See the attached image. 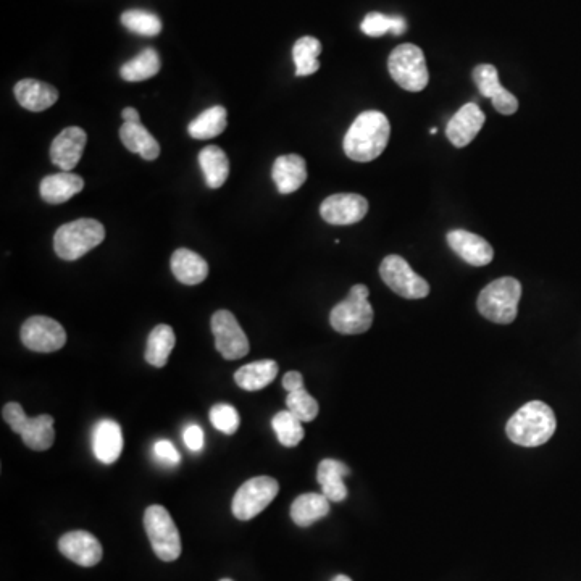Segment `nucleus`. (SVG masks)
Returning <instances> with one entry per match:
<instances>
[{"label": "nucleus", "instance_id": "nucleus-44", "mask_svg": "<svg viewBox=\"0 0 581 581\" xmlns=\"http://www.w3.org/2000/svg\"><path fill=\"white\" fill-rule=\"evenodd\" d=\"M430 133L431 134H436V133H438V130H436V128H433V130H430Z\"/></svg>", "mask_w": 581, "mask_h": 581}, {"label": "nucleus", "instance_id": "nucleus-10", "mask_svg": "<svg viewBox=\"0 0 581 581\" xmlns=\"http://www.w3.org/2000/svg\"><path fill=\"white\" fill-rule=\"evenodd\" d=\"M215 346L223 359L238 360L249 354V339L230 310H218L212 317Z\"/></svg>", "mask_w": 581, "mask_h": 581}, {"label": "nucleus", "instance_id": "nucleus-32", "mask_svg": "<svg viewBox=\"0 0 581 581\" xmlns=\"http://www.w3.org/2000/svg\"><path fill=\"white\" fill-rule=\"evenodd\" d=\"M322 54V42L312 36L297 39L293 47V59L296 63V76L314 75L320 70L318 55Z\"/></svg>", "mask_w": 581, "mask_h": 581}, {"label": "nucleus", "instance_id": "nucleus-14", "mask_svg": "<svg viewBox=\"0 0 581 581\" xmlns=\"http://www.w3.org/2000/svg\"><path fill=\"white\" fill-rule=\"evenodd\" d=\"M59 549L63 556L81 567H94L102 561L101 541L89 531L65 533L59 540Z\"/></svg>", "mask_w": 581, "mask_h": 581}, {"label": "nucleus", "instance_id": "nucleus-17", "mask_svg": "<svg viewBox=\"0 0 581 581\" xmlns=\"http://www.w3.org/2000/svg\"><path fill=\"white\" fill-rule=\"evenodd\" d=\"M486 115L477 104H465L454 117L449 120L446 134L452 146L465 147L477 138L485 125Z\"/></svg>", "mask_w": 581, "mask_h": 581}, {"label": "nucleus", "instance_id": "nucleus-21", "mask_svg": "<svg viewBox=\"0 0 581 581\" xmlns=\"http://www.w3.org/2000/svg\"><path fill=\"white\" fill-rule=\"evenodd\" d=\"M41 197L47 204H63L84 189V180L72 172L55 173L41 181Z\"/></svg>", "mask_w": 581, "mask_h": 581}, {"label": "nucleus", "instance_id": "nucleus-37", "mask_svg": "<svg viewBox=\"0 0 581 581\" xmlns=\"http://www.w3.org/2000/svg\"><path fill=\"white\" fill-rule=\"evenodd\" d=\"M210 422L225 435H235L241 423V417L238 410L230 404H217L210 410Z\"/></svg>", "mask_w": 581, "mask_h": 581}, {"label": "nucleus", "instance_id": "nucleus-4", "mask_svg": "<svg viewBox=\"0 0 581 581\" xmlns=\"http://www.w3.org/2000/svg\"><path fill=\"white\" fill-rule=\"evenodd\" d=\"M105 239V228L92 218H80L60 226L54 236L55 254L63 260H78Z\"/></svg>", "mask_w": 581, "mask_h": 581}, {"label": "nucleus", "instance_id": "nucleus-15", "mask_svg": "<svg viewBox=\"0 0 581 581\" xmlns=\"http://www.w3.org/2000/svg\"><path fill=\"white\" fill-rule=\"evenodd\" d=\"M86 143H88V134L84 133L83 128L80 126L65 128L52 143V164L62 168L63 172H72L81 160Z\"/></svg>", "mask_w": 581, "mask_h": 581}, {"label": "nucleus", "instance_id": "nucleus-42", "mask_svg": "<svg viewBox=\"0 0 581 581\" xmlns=\"http://www.w3.org/2000/svg\"><path fill=\"white\" fill-rule=\"evenodd\" d=\"M123 122L125 123H141V117H139V112L133 107H126L122 112Z\"/></svg>", "mask_w": 581, "mask_h": 581}, {"label": "nucleus", "instance_id": "nucleus-31", "mask_svg": "<svg viewBox=\"0 0 581 581\" xmlns=\"http://www.w3.org/2000/svg\"><path fill=\"white\" fill-rule=\"evenodd\" d=\"M162 62H160V55L155 49H144L138 57H134L130 62H126L120 70L123 80L130 81V83H138V81H146L149 78H154L160 72Z\"/></svg>", "mask_w": 581, "mask_h": 581}, {"label": "nucleus", "instance_id": "nucleus-2", "mask_svg": "<svg viewBox=\"0 0 581 581\" xmlns=\"http://www.w3.org/2000/svg\"><path fill=\"white\" fill-rule=\"evenodd\" d=\"M556 427L554 410L544 402L531 401L510 417L506 433L512 443L523 448H538L548 443L556 433Z\"/></svg>", "mask_w": 581, "mask_h": 581}, {"label": "nucleus", "instance_id": "nucleus-35", "mask_svg": "<svg viewBox=\"0 0 581 581\" xmlns=\"http://www.w3.org/2000/svg\"><path fill=\"white\" fill-rule=\"evenodd\" d=\"M122 23L126 30L141 36H157L162 31V21L155 13L146 10H128L123 13Z\"/></svg>", "mask_w": 581, "mask_h": 581}, {"label": "nucleus", "instance_id": "nucleus-11", "mask_svg": "<svg viewBox=\"0 0 581 581\" xmlns=\"http://www.w3.org/2000/svg\"><path fill=\"white\" fill-rule=\"evenodd\" d=\"M21 341L30 351L49 354L65 346L67 333L59 322H55L54 318L36 315L23 323Z\"/></svg>", "mask_w": 581, "mask_h": 581}, {"label": "nucleus", "instance_id": "nucleus-25", "mask_svg": "<svg viewBox=\"0 0 581 581\" xmlns=\"http://www.w3.org/2000/svg\"><path fill=\"white\" fill-rule=\"evenodd\" d=\"M18 435H21L23 443L33 451H47L55 441L54 417L46 414L28 417Z\"/></svg>", "mask_w": 581, "mask_h": 581}, {"label": "nucleus", "instance_id": "nucleus-5", "mask_svg": "<svg viewBox=\"0 0 581 581\" xmlns=\"http://www.w3.org/2000/svg\"><path fill=\"white\" fill-rule=\"evenodd\" d=\"M368 291L365 285H354L343 302L333 307L330 314L331 327L341 335H362L372 328L373 309L368 302Z\"/></svg>", "mask_w": 581, "mask_h": 581}, {"label": "nucleus", "instance_id": "nucleus-7", "mask_svg": "<svg viewBox=\"0 0 581 581\" xmlns=\"http://www.w3.org/2000/svg\"><path fill=\"white\" fill-rule=\"evenodd\" d=\"M144 528L151 540L155 556L159 557L160 561L173 562L181 556L180 531L165 507H147L144 512Z\"/></svg>", "mask_w": 581, "mask_h": 581}, {"label": "nucleus", "instance_id": "nucleus-40", "mask_svg": "<svg viewBox=\"0 0 581 581\" xmlns=\"http://www.w3.org/2000/svg\"><path fill=\"white\" fill-rule=\"evenodd\" d=\"M184 444L189 451L201 452L204 449V430L199 425H189L183 433Z\"/></svg>", "mask_w": 581, "mask_h": 581}, {"label": "nucleus", "instance_id": "nucleus-26", "mask_svg": "<svg viewBox=\"0 0 581 581\" xmlns=\"http://www.w3.org/2000/svg\"><path fill=\"white\" fill-rule=\"evenodd\" d=\"M120 139L128 151L141 155L144 160H155L159 157V143L141 123H123Z\"/></svg>", "mask_w": 581, "mask_h": 581}, {"label": "nucleus", "instance_id": "nucleus-45", "mask_svg": "<svg viewBox=\"0 0 581 581\" xmlns=\"http://www.w3.org/2000/svg\"><path fill=\"white\" fill-rule=\"evenodd\" d=\"M220 581H233V580H230V578H223V580Z\"/></svg>", "mask_w": 581, "mask_h": 581}, {"label": "nucleus", "instance_id": "nucleus-9", "mask_svg": "<svg viewBox=\"0 0 581 581\" xmlns=\"http://www.w3.org/2000/svg\"><path fill=\"white\" fill-rule=\"evenodd\" d=\"M380 276L391 291L404 299H423L430 294V285L412 270L401 255H388L380 265Z\"/></svg>", "mask_w": 581, "mask_h": 581}, {"label": "nucleus", "instance_id": "nucleus-16", "mask_svg": "<svg viewBox=\"0 0 581 581\" xmlns=\"http://www.w3.org/2000/svg\"><path fill=\"white\" fill-rule=\"evenodd\" d=\"M448 244L460 259L473 267H485L493 262L494 251L485 238L465 230L448 233Z\"/></svg>", "mask_w": 581, "mask_h": 581}, {"label": "nucleus", "instance_id": "nucleus-22", "mask_svg": "<svg viewBox=\"0 0 581 581\" xmlns=\"http://www.w3.org/2000/svg\"><path fill=\"white\" fill-rule=\"evenodd\" d=\"M351 473L344 462L336 459H325L320 462L317 470V480L322 486V493L330 502H343L347 498V488L344 477Z\"/></svg>", "mask_w": 581, "mask_h": 581}, {"label": "nucleus", "instance_id": "nucleus-8", "mask_svg": "<svg viewBox=\"0 0 581 581\" xmlns=\"http://www.w3.org/2000/svg\"><path fill=\"white\" fill-rule=\"evenodd\" d=\"M278 493H280V485L275 478H251L236 491L233 504H231L233 515L244 522L252 520L272 504Z\"/></svg>", "mask_w": 581, "mask_h": 581}, {"label": "nucleus", "instance_id": "nucleus-6", "mask_svg": "<svg viewBox=\"0 0 581 581\" xmlns=\"http://www.w3.org/2000/svg\"><path fill=\"white\" fill-rule=\"evenodd\" d=\"M388 70L391 78L409 92L423 91L430 81L425 54L414 44L396 47L389 55Z\"/></svg>", "mask_w": 581, "mask_h": 581}, {"label": "nucleus", "instance_id": "nucleus-34", "mask_svg": "<svg viewBox=\"0 0 581 581\" xmlns=\"http://www.w3.org/2000/svg\"><path fill=\"white\" fill-rule=\"evenodd\" d=\"M406 28L407 25L404 18L388 17V15L378 12L368 13L367 17L362 21V25H360V30L364 31L370 38H380V36L389 33V31L399 36V34L406 31Z\"/></svg>", "mask_w": 581, "mask_h": 581}, {"label": "nucleus", "instance_id": "nucleus-19", "mask_svg": "<svg viewBox=\"0 0 581 581\" xmlns=\"http://www.w3.org/2000/svg\"><path fill=\"white\" fill-rule=\"evenodd\" d=\"M272 178L281 194L296 193L307 180L306 160L301 155H281L275 160Z\"/></svg>", "mask_w": 581, "mask_h": 581}, {"label": "nucleus", "instance_id": "nucleus-30", "mask_svg": "<svg viewBox=\"0 0 581 581\" xmlns=\"http://www.w3.org/2000/svg\"><path fill=\"white\" fill-rule=\"evenodd\" d=\"M226 109L222 105H215L210 109L202 112L196 120L189 123V136L194 139H212L217 138L226 130L228 120H226Z\"/></svg>", "mask_w": 581, "mask_h": 581}, {"label": "nucleus", "instance_id": "nucleus-43", "mask_svg": "<svg viewBox=\"0 0 581 581\" xmlns=\"http://www.w3.org/2000/svg\"><path fill=\"white\" fill-rule=\"evenodd\" d=\"M331 581H352L351 578L347 577V575H336L335 578Z\"/></svg>", "mask_w": 581, "mask_h": 581}, {"label": "nucleus", "instance_id": "nucleus-27", "mask_svg": "<svg viewBox=\"0 0 581 581\" xmlns=\"http://www.w3.org/2000/svg\"><path fill=\"white\" fill-rule=\"evenodd\" d=\"M199 164L205 183L212 189L222 188L230 175V160L218 146H207L199 154Z\"/></svg>", "mask_w": 581, "mask_h": 581}, {"label": "nucleus", "instance_id": "nucleus-36", "mask_svg": "<svg viewBox=\"0 0 581 581\" xmlns=\"http://www.w3.org/2000/svg\"><path fill=\"white\" fill-rule=\"evenodd\" d=\"M286 406L289 412L296 415L302 423L312 422L318 415V402L307 393L306 388L297 389L293 393H288Z\"/></svg>", "mask_w": 581, "mask_h": 581}, {"label": "nucleus", "instance_id": "nucleus-29", "mask_svg": "<svg viewBox=\"0 0 581 581\" xmlns=\"http://www.w3.org/2000/svg\"><path fill=\"white\" fill-rule=\"evenodd\" d=\"M175 331L168 325H157L147 338L146 360L152 367L162 368L167 365L168 357L175 349Z\"/></svg>", "mask_w": 581, "mask_h": 581}, {"label": "nucleus", "instance_id": "nucleus-39", "mask_svg": "<svg viewBox=\"0 0 581 581\" xmlns=\"http://www.w3.org/2000/svg\"><path fill=\"white\" fill-rule=\"evenodd\" d=\"M154 454L160 462H165V464H180V452L176 451L175 446L167 439H160L154 444Z\"/></svg>", "mask_w": 581, "mask_h": 581}, {"label": "nucleus", "instance_id": "nucleus-33", "mask_svg": "<svg viewBox=\"0 0 581 581\" xmlns=\"http://www.w3.org/2000/svg\"><path fill=\"white\" fill-rule=\"evenodd\" d=\"M272 427L275 430L278 441H280L285 448H294L301 443L306 435L302 422L296 415L291 414L289 410H281L273 417Z\"/></svg>", "mask_w": 581, "mask_h": 581}, {"label": "nucleus", "instance_id": "nucleus-13", "mask_svg": "<svg viewBox=\"0 0 581 581\" xmlns=\"http://www.w3.org/2000/svg\"><path fill=\"white\" fill-rule=\"evenodd\" d=\"M473 81L477 83L481 96L490 97L494 109L502 115H512L519 110V101L512 92L507 91L499 81L496 67L483 63L473 70Z\"/></svg>", "mask_w": 581, "mask_h": 581}, {"label": "nucleus", "instance_id": "nucleus-1", "mask_svg": "<svg viewBox=\"0 0 581 581\" xmlns=\"http://www.w3.org/2000/svg\"><path fill=\"white\" fill-rule=\"evenodd\" d=\"M391 136V125L385 113L368 110L360 113L344 136V152L356 162H372L378 159Z\"/></svg>", "mask_w": 581, "mask_h": 581}, {"label": "nucleus", "instance_id": "nucleus-3", "mask_svg": "<svg viewBox=\"0 0 581 581\" xmlns=\"http://www.w3.org/2000/svg\"><path fill=\"white\" fill-rule=\"evenodd\" d=\"M522 285L512 276H504L486 286L478 296L480 314L493 323L509 325L517 318Z\"/></svg>", "mask_w": 581, "mask_h": 581}, {"label": "nucleus", "instance_id": "nucleus-38", "mask_svg": "<svg viewBox=\"0 0 581 581\" xmlns=\"http://www.w3.org/2000/svg\"><path fill=\"white\" fill-rule=\"evenodd\" d=\"M2 417H4L5 422L9 423L10 428H12L15 433H20L23 423L26 422L28 415L25 414L23 407L18 404V402H9L7 406L2 409Z\"/></svg>", "mask_w": 581, "mask_h": 581}, {"label": "nucleus", "instance_id": "nucleus-41", "mask_svg": "<svg viewBox=\"0 0 581 581\" xmlns=\"http://www.w3.org/2000/svg\"><path fill=\"white\" fill-rule=\"evenodd\" d=\"M283 388L288 391V393H293L297 389L304 388V378H302L299 372H288L285 377H283Z\"/></svg>", "mask_w": 581, "mask_h": 581}, {"label": "nucleus", "instance_id": "nucleus-23", "mask_svg": "<svg viewBox=\"0 0 581 581\" xmlns=\"http://www.w3.org/2000/svg\"><path fill=\"white\" fill-rule=\"evenodd\" d=\"M172 272L183 285H201L209 275V264L196 252L178 249L172 255Z\"/></svg>", "mask_w": 581, "mask_h": 581}, {"label": "nucleus", "instance_id": "nucleus-20", "mask_svg": "<svg viewBox=\"0 0 581 581\" xmlns=\"http://www.w3.org/2000/svg\"><path fill=\"white\" fill-rule=\"evenodd\" d=\"M15 97L23 109L44 112L59 101V91L51 84L38 80H21L15 86Z\"/></svg>", "mask_w": 581, "mask_h": 581}, {"label": "nucleus", "instance_id": "nucleus-12", "mask_svg": "<svg viewBox=\"0 0 581 581\" xmlns=\"http://www.w3.org/2000/svg\"><path fill=\"white\" fill-rule=\"evenodd\" d=\"M368 201L360 194H333L322 202L320 214L331 225H354L364 220Z\"/></svg>", "mask_w": 581, "mask_h": 581}, {"label": "nucleus", "instance_id": "nucleus-18", "mask_svg": "<svg viewBox=\"0 0 581 581\" xmlns=\"http://www.w3.org/2000/svg\"><path fill=\"white\" fill-rule=\"evenodd\" d=\"M123 444L122 428L109 418L97 423L92 431V451L102 464L117 462L118 457L122 456Z\"/></svg>", "mask_w": 581, "mask_h": 581}, {"label": "nucleus", "instance_id": "nucleus-24", "mask_svg": "<svg viewBox=\"0 0 581 581\" xmlns=\"http://www.w3.org/2000/svg\"><path fill=\"white\" fill-rule=\"evenodd\" d=\"M330 514V501L323 493L301 494L291 506V519L297 527H310Z\"/></svg>", "mask_w": 581, "mask_h": 581}, {"label": "nucleus", "instance_id": "nucleus-28", "mask_svg": "<svg viewBox=\"0 0 581 581\" xmlns=\"http://www.w3.org/2000/svg\"><path fill=\"white\" fill-rule=\"evenodd\" d=\"M278 375V364L275 360H259L244 365L235 373L236 385L246 391H259L270 385Z\"/></svg>", "mask_w": 581, "mask_h": 581}]
</instances>
